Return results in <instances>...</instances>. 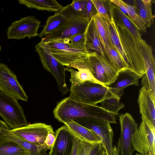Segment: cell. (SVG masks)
Returning <instances> with one entry per match:
<instances>
[{
  "label": "cell",
  "instance_id": "obj_1",
  "mask_svg": "<svg viewBox=\"0 0 155 155\" xmlns=\"http://www.w3.org/2000/svg\"><path fill=\"white\" fill-rule=\"evenodd\" d=\"M55 118L63 124L79 118L89 117L116 124V114L101 107L75 101L70 97L61 100L53 110Z\"/></svg>",
  "mask_w": 155,
  "mask_h": 155
},
{
  "label": "cell",
  "instance_id": "obj_2",
  "mask_svg": "<svg viewBox=\"0 0 155 155\" xmlns=\"http://www.w3.org/2000/svg\"><path fill=\"white\" fill-rule=\"evenodd\" d=\"M42 41L48 48L52 55L60 64L67 67L78 70H89V57L91 52L87 48H74L60 40Z\"/></svg>",
  "mask_w": 155,
  "mask_h": 155
},
{
  "label": "cell",
  "instance_id": "obj_3",
  "mask_svg": "<svg viewBox=\"0 0 155 155\" xmlns=\"http://www.w3.org/2000/svg\"><path fill=\"white\" fill-rule=\"evenodd\" d=\"M116 22L119 37L131 70L140 78L146 74L140 40L119 20Z\"/></svg>",
  "mask_w": 155,
  "mask_h": 155
},
{
  "label": "cell",
  "instance_id": "obj_4",
  "mask_svg": "<svg viewBox=\"0 0 155 155\" xmlns=\"http://www.w3.org/2000/svg\"><path fill=\"white\" fill-rule=\"evenodd\" d=\"M70 91L69 97L73 100L93 105L107 99L118 98L107 87L90 81L75 86L71 84Z\"/></svg>",
  "mask_w": 155,
  "mask_h": 155
},
{
  "label": "cell",
  "instance_id": "obj_5",
  "mask_svg": "<svg viewBox=\"0 0 155 155\" xmlns=\"http://www.w3.org/2000/svg\"><path fill=\"white\" fill-rule=\"evenodd\" d=\"M73 120L97 136L107 155H118L117 147L113 144L114 134L110 123L89 117L78 118Z\"/></svg>",
  "mask_w": 155,
  "mask_h": 155
},
{
  "label": "cell",
  "instance_id": "obj_6",
  "mask_svg": "<svg viewBox=\"0 0 155 155\" xmlns=\"http://www.w3.org/2000/svg\"><path fill=\"white\" fill-rule=\"evenodd\" d=\"M0 116L12 130L20 128L28 124L24 110L18 100L0 91Z\"/></svg>",
  "mask_w": 155,
  "mask_h": 155
},
{
  "label": "cell",
  "instance_id": "obj_7",
  "mask_svg": "<svg viewBox=\"0 0 155 155\" xmlns=\"http://www.w3.org/2000/svg\"><path fill=\"white\" fill-rule=\"evenodd\" d=\"M43 68L50 72L55 78L58 89L64 95L69 91L65 81V68L51 54L49 50L42 40L35 47Z\"/></svg>",
  "mask_w": 155,
  "mask_h": 155
},
{
  "label": "cell",
  "instance_id": "obj_8",
  "mask_svg": "<svg viewBox=\"0 0 155 155\" xmlns=\"http://www.w3.org/2000/svg\"><path fill=\"white\" fill-rule=\"evenodd\" d=\"M132 137L134 150L144 155H155V127L143 117Z\"/></svg>",
  "mask_w": 155,
  "mask_h": 155
},
{
  "label": "cell",
  "instance_id": "obj_9",
  "mask_svg": "<svg viewBox=\"0 0 155 155\" xmlns=\"http://www.w3.org/2000/svg\"><path fill=\"white\" fill-rule=\"evenodd\" d=\"M88 60L90 71L97 80L106 86L114 80L118 71L106 58L91 51Z\"/></svg>",
  "mask_w": 155,
  "mask_h": 155
},
{
  "label": "cell",
  "instance_id": "obj_10",
  "mask_svg": "<svg viewBox=\"0 0 155 155\" xmlns=\"http://www.w3.org/2000/svg\"><path fill=\"white\" fill-rule=\"evenodd\" d=\"M120 134L117 146L118 155H133L134 151L132 137L138 127V124L130 114L119 116Z\"/></svg>",
  "mask_w": 155,
  "mask_h": 155
},
{
  "label": "cell",
  "instance_id": "obj_11",
  "mask_svg": "<svg viewBox=\"0 0 155 155\" xmlns=\"http://www.w3.org/2000/svg\"><path fill=\"white\" fill-rule=\"evenodd\" d=\"M90 20L74 11L70 19L63 26L42 38L47 41L68 38L84 32Z\"/></svg>",
  "mask_w": 155,
  "mask_h": 155
},
{
  "label": "cell",
  "instance_id": "obj_12",
  "mask_svg": "<svg viewBox=\"0 0 155 155\" xmlns=\"http://www.w3.org/2000/svg\"><path fill=\"white\" fill-rule=\"evenodd\" d=\"M41 22L34 16L21 18L12 23L7 31L8 39H23L38 36Z\"/></svg>",
  "mask_w": 155,
  "mask_h": 155
},
{
  "label": "cell",
  "instance_id": "obj_13",
  "mask_svg": "<svg viewBox=\"0 0 155 155\" xmlns=\"http://www.w3.org/2000/svg\"><path fill=\"white\" fill-rule=\"evenodd\" d=\"M0 91L17 100L27 101L28 97L15 74L5 64L0 63Z\"/></svg>",
  "mask_w": 155,
  "mask_h": 155
},
{
  "label": "cell",
  "instance_id": "obj_14",
  "mask_svg": "<svg viewBox=\"0 0 155 155\" xmlns=\"http://www.w3.org/2000/svg\"><path fill=\"white\" fill-rule=\"evenodd\" d=\"M12 130L15 134L27 141L45 147L44 142L47 136L50 132L53 130L51 125L41 123L28 124L26 126Z\"/></svg>",
  "mask_w": 155,
  "mask_h": 155
},
{
  "label": "cell",
  "instance_id": "obj_15",
  "mask_svg": "<svg viewBox=\"0 0 155 155\" xmlns=\"http://www.w3.org/2000/svg\"><path fill=\"white\" fill-rule=\"evenodd\" d=\"M140 43L143 56L145 75L142 80L143 87L150 92L153 98L155 100V60L151 46L142 38Z\"/></svg>",
  "mask_w": 155,
  "mask_h": 155
},
{
  "label": "cell",
  "instance_id": "obj_16",
  "mask_svg": "<svg viewBox=\"0 0 155 155\" xmlns=\"http://www.w3.org/2000/svg\"><path fill=\"white\" fill-rule=\"evenodd\" d=\"M55 139L49 155H70L72 150L74 136L65 126L55 131Z\"/></svg>",
  "mask_w": 155,
  "mask_h": 155
},
{
  "label": "cell",
  "instance_id": "obj_17",
  "mask_svg": "<svg viewBox=\"0 0 155 155\" xmlns=\"http://www.w3.org/2000/svg\"><path fill=\"white\" fill-rule=\"evenodd\" d=\"M140 78L130 69H123L118 71L114 80L106 87L117 98L120 99L127 87L131 85L139 86Z\"/></svg>",
  "mask_w": 155,
  "mask_h": 155
},
{
  "label": "cell",
  "instance_id": "obj_18",
  "mask_svg": "<svg viewBox=\"0 0 155 155\" xmlns=\"http://www.w3.org/2000/svg\"><path fill=\"white\" fill-rule=\"evenodd\" d=\"M0 131L8 139L15 142L28 155H46L48 150L45 146L30 142L14 133L6 124L0 120Z\"/></svg>",
  "mask_w": 155,
  "mask_h": 155
},
{
  "label": "cell",
  "instance_id": "obj_19",
  "mask_svg": "<svg viewBox=\"0 0 155 155\" xmlns=\"http://www.w3.org/2000/svg\"><path fill=\"white\" fill-rule=\"evenodd\" d=\"M74 12L68 4L63 7L60 11L55 12L54 15L48 17L42 31L38 36L41 38L52 33L68 21Z\"/></svg>",
  "mask_w": 155,
  "mask_h": 155
},
{
  "label": "cell",
  "instance_id": "obj_20",
  "mask_svg": "<svg viewBox=\"0 0 155 155\" xmlns=\"http://www.w3.org/2000/svg\"><path fill=\"white\" fill-rule=\"evenodd\" d=\"M155 101L149 91L144 87L139 91L137 102L141 116L155 127Z\"/></svg>",
  "mask_w": 155,
  "mask_h": 155
},
{
  "label": "cell",
  "instance_id": "obj_21",
  "mask_svg": "<svg viewBox=\"0 0 155 155\" xmlns=\"http://www.w3.org/2000/svg\"><path fill=\"white\" fill-rule=\"evenodd\" d=\"M85 45L87 49L89 51H95L106 59L102 46L100 35L93 17L88 24L85 31Z\"/></svg>",
  "mask_w": 155,
  "mask_h": 155
},
{
  "label": "cell",
  "instance_id": "obj_22",
  "mask_svg": "<svg viewBox=\"0 0 155 155\" xmlns=\"http://www.w3.org/2000/svg\"><path fill=\"white\" fill-rule=\"evenodd\" d=\"M114 5H111V3L109 7L110 18L108 21L109 31L112 47L117 52L124 63L130 68L126 54L119 37L114 15Z\"/></svg>",
  "mask_w": 155,
  "mask_h": 155
},
{
  "label": "cell",
  "instance_id": "obj_23",
  "mask_svg": "<svg viewBox=\"0 0 155 155\" xmlns=\"http://www.w3.org/2000/svg\"><path fill=\"white\" fill-rule=\"evenodd\" d=\"M64 124L80 140L91 143H101L100 139L93 132L74 121L71 120Z\"/></svg>",
  "mask_w": 155,
  "mask_h": 155
},
{
  "label": "cell",
  "instance_id": "obj_24",
  "mask_svg": "<svg viewBox=\"0 0 155 155\" xmlns=\"http://www.w3.org/2000/svg\"><path fill=\"white\" fill-rule=\"evenodd\" d=\"M18 2L28 8L48 12H57L63 7L55 0H19Z\"/></svg>",
  "mask_w": 155,
  "mask_h": 155
},
{
  "label": "cell",
  "instance_id": "obj_25",
  "mask_svg": "<svg viewBox=\"0 0 155 155\" xmlns=\"http://www.w3.org/2000/svg\"><path fill=\"white\" fill-rule=\"evenodd\" d=\"M65 69L70 72V81L71 84L74 85H78L86 81H90L105 86L97 80L88 69H83L76 71L72 68L67 67Z\"/></svg>",
  "mask_w": 155,
  "mask_h": 155
},
{
  "label": "cell",
  "instance_id": "obj_26",
  "mask_svg": "<svg viewBox=\"0 0 155 155\" xmlns=\"http://www.w3.org/2000/svg\"><path fill=\"white\" fill-rule=\"evenodd\" d=\"M0 155H28L19 145L0 131Z\"/></svg>",
  "mask_w": 155,
  "mask_h": 155
},
{
  "label": "cell",
  "instance_id": "obj_27",
  "mask_svg": "<svg viewBox=\"0 0 155 155\" xmlns=\"http://www.w3.org/2000/svg\"><path fill=\"white\" fill-rule=\"evenodd\" d=\"M134 3L139 11L138 15L144 22L146 27L153 25L154 17L152 11V0H136Z\"/></svg>",
  "mask_w": 155,
  "mask_h": 155
},
{
  "label": "cell",
  "instance_id": "obj_28",
  "mask_svg": "<svg viewBox=\"0 0 155 155\" xmlns=\"http://www.w3.org/2000/svg\"><path fill=\"white\" fill-rule=\"evenodd\" d=\"M106 58L118 71L130 69L123 61L116 50L112 46L101 41Z\"/></svg>",
  "mask_w": 155,
  "mask_h": 155
},
{
  "label": "cell",
  "instance_id": "obj_29",
  "mask_svg": "<svg viewBox=\"0 0 155 155\" xmlns=\"http://www.w3.org/2000/svg\"><path fill=\"white\" fill-rule=\"evenodd\" d=\"M92 17L100 35L101 41L113 47L108 29L109 20L100 16L97 13Z\"/></svg>",
  "mask_w": 155,
  "mask_h": 155
},
{
  "label": "cell",
  "instance_id": "obj_30",
  "mask_svg": "<svg viewBox=\"0 0 155 155\" xmlns=\"http://www.w3.org/2000/svg\"><path fill=\"white\" fill-rule=\"evenodd\" d=\"M114 12L116 13L120 21L123 25L139 40L142 38L137 26L130 17L123 13L117 7L114 5Z\"/></svg>",
  "mask_w": 155,
  "mask_h": 155
},
{
  "label": "cell",
  "instance_id": "obj_31",
  "mask_svg": "<svg viewBox=\"0 0 155 155\" xmlns=\"http://www.w3.org/2000/svg\"><path fill=\"white\" fill-rule=\"evenodd\" d=\"M119 99L114 98L105 100L101 103V107L116 115L119 111L123 108L125 105L120 101Z\"/></svg>",
  "mask_w": 155,
  "mask_h": 155
},
{
  "label": "cell",
  "instance_id": "obj_32",
  "mask_svg": "<svg viewBox=\"0 0 155 155\" xmlns=\"http://www.w3.org/2000/svg\"><path fill=\"white\" fill-rule=\"evenodd\" d=\"M127 11L128 16L136 24L139 31L146 33L147 27L137 12L135 7L128 4Z\"/></svg>",
  "mask_w": 155,
  "mask_h": 155
},
{
  "label": "cell",
  "instance_id": "obj_33",
  "mask_svg": "<svg viewBox=\"0 0 155 155\" xmlns=\"http://www.w3.org/2000/svg\"><path fill=\"white\" fill-rule=\"evenodd\" d=\"M55 40L62 41L77 48H87L85 45V32L82 33L75 35L68 38Z\"/></svg>",
  "mask_w": 155,
  "mask_h": 155
},
{
  "label": "cell",
  "instance_id": "obj_34",
  "mask_svg": "<svg viewBox=\"0 0 155 155\" xmlns=\"http://www.w3.org/2000/svg\"><path fill=\"white\" fill-rule=\"evenodd\" d=\"M91 1L96 8L97 13L102 17L107 20H110L109 7L108 9L106 1L91 0Z\"/></svg>",
  "mask_w": 155,
  "mask_h": 155
},
{
  "label": "cell",
  "instance_id": "obj_35",
  "mask_svg": "<svg viewBox=\"0 0 155 155\" xmlns=\"http://www.w3.org/2000/svg\"><path fill=\"white\" fill-rule=\"evenodd\" d=\"M87 0H74L70 4L71 8L80 16L86 18Z\"/></svg>",
  "mask_w": 155,
  "mask_h": 155
},
{
  "label": "cell",
  "instance_id": "obj_36",
  "mask_svg": "<svg viewBox=\"0 0 155 155\" xmlns=\"http://www.w3.org/2000/svg\"><path fill=\"white\" fill-rule=\"evenodd\" d=\"M98 143H91L79 140L77 155H89L93 148Z\"/></svg>",
  "mask_w": 155,
  "mask_h": 155
},
{
  "label": "cell",
  "instance_id": "obj_37",
  "mask_svg": "<svg viewBox=\"0 0 155 155\" xmlns=\"http://www.w3.org/2000/svg\"><path fill=\"white\" fill-rule=\"evenodd\" d=\"M97 13V11L91 0H87L86 18L90 20Z\"/></svg>",
  "mask_w": 155,
  "mask_h": 155
},
{
  "label": "cell",
  "instance_id": "obj_38",
  "mask_svg": "<svg viewBox=\"0 0 155 155\" xmlns=\"http://www.w3.org/2000/svg\"><path fill=\"white\" fill-rule=\"evenodd\" d=\"M55 139V134L54 130L50 132L47 136L45 141V145L48 149L52 148Z\"/></svg>",
  "mask_w": 155,
  "mask_h": 155
},
{
  "label": "cell",
  "instance_id": "obj_39",
  "mask_svg": "<svg viewBox=\"0 0 155 155\" xmlns=\"http://www.w3.org/2000/svg\"><path fill=\"white\" fill-rule=\"evenodd\" d=\"M109 1L115 5L122 12L128 16L127 11L128 4L122 0H110Z\"/></svg>",
  "mask_w": 155,
  "mask_h": 155
},
{
  "label": "cell",
  "instance_id": "obj_40",
  "mask_svg": "<svg viewBox=\"0 0 155 155\" xmlns=\"http://www.w3.org/2000/svg\"><path fill=\"white\" fill-rule=\"evenodd\" d=\"M105 151L101 143H97L89 155H104Z\"/></svg>",
  "mask_w": 155,
  "mask_h": 155
},
{
  "label": "cell",
  "instance_id": "obj_41",
  "mask_svg": "<svg viewBox=\"0 0 155 155\" xmlns=\"http://www.w3.org/2000/svg\"><path fill=\"white\" fill-rule=\"evenodd\" d=\"M79 140L74 136L72 150L70 155H77Z\"/></svg>",
  "mask_w": 155,
  "mask_h": 155
},
{
  "label": "cell",
  "instance_id": "obj_42",
  "mask_svg": "<svg viewBox=\"0 0 155 155\" xmlns=\"http://www.w3.org/2000/svg\"><path fill=\"white\" fill-rule=\"evenodd\" d=\"M135 155H144L140 154V153H136Z\"/></svg>",
  "mask_w": 155,
  "mask_h": 155
},
{
  "label": "cell",
  "instance_id": "obj_43",
  "mask_svg": "<svg viewBox=\"0 0 155 155\" xmlns=\"http://www.w3.org/2000/svg\"><path fill=\"white\" fill-rule=\"evenodd\" d=\"M1 45H0V52L1 51Z\"/></svg>",
  "mask_w": 155,
  "mask_h": 155
},
{
  "label": "cell",
  "instance_id": "obj_44",
  "mask_svg": "<svg viewBox=\"0 0 155 155\" xmlns=\"http://www.w3.org/2000/svg\"><path fill=\"white\" fill-rule=\"evenodd\" d=\"M104 155H107L105 152Z\"/></svg>",
  "mask_w": 155,
  "mask_h": 155
},
{
  "label": "cell",
  "instance_id": "obj_45",
  "mask_svg": "<svg viewBox=\"0 0 155 155\" xmlns=\"http://www.w3.org/2000/svg\"><path fill=\"white\" fill-rule=\"evenodd\" d=\"M48 155V154H47V155Z\"/></svg>",
  "mask_w": 155,
  "mask_h": 155
}]
</instances>
